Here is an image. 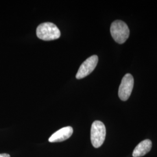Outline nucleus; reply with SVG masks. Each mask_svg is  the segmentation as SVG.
I'll list each match as a JSON object with an SVG mask.
<instances>
[{"label": "nucleus", "instance_id": "7ed1b4c3", "mask_svg": "<svg viewBox=\"0 0 157 157\" xmlns=\"http://www.w3.org/2000/svg\"><path fill=\"white\" fill-rule=\"evenodd\" d=\"M106 136V128L102 122L94 121L91 128L90 138L91 144L94 148L100 147L104 142Z\"/></svg>", "mask_w": 157, "mask_h": 157}, {"label": "nucleus", "instance_id": "0eeeda50", "mask_svg": "<svg viewBox=\"0 0 157 157\" xmlns=\"http://www.w3.org/2000/svg\"><path fill=\"white\" fill-rule=\"evenodd\" d=\"M151 141L148 139L142 141L136 147L133 152V157H140L145 155L151 149Z\"/></svg>", "mask_w": 157, "mask_h": 157}, {"label": "nucleus", "instance_id": "423d86ee", "mask_svg": "<svg viewBox=\"0 0 157 157\" xmlns=\"http://www.w3.org/2000/svg\"><path fill=\"white\" fill-rule=\"evenodd\" d=\"M73 129L71 126H67L58 130L51 135L48 139L50 143L61 142L68 139L73 134Z\"/></svg>", "mask_w": 157, "mask_h": 157}, {"label": "nucleus", "instance_id": "20e7f679", "mask_svg": "<svg viewBox=\"0 0 157 157\" xmlns=\"http://www.w3.org/2000/svg\"><path fill=\"white\" fill-rule=\"evenodd\" d=\"M133 86L134 78L133 76L130 73L126 74L122 79L118 90L119 97L122 101L128 100L132 92Z\"/></svg>", "mask_w": 157, "mask_h": 157}, {"label": "nucleus", "instance_id": "f257e3e1", "mask_svg": "<svg viewBox=\"0 0 157 157\" xmlns=\"http://www.w3.org/2000/svg\"><path fill=\"white\" fill-rule=\"evenodd\" d=\"M36 34L40 39L51 41L59 39L61 36V32L53 23L44 22L38 26L36 29Z\"/></svg>", "mask_w": 157, "mask_h": 157}, {"label": "nucleus", "instance_id": "39448f33", "mask_svg": "<svg viewBox=\"0 0 157 157\" xmlns=\"http://www.w3.org/2000/svg\"><path fill=\"white\" fill-rule=\"evenodd\" d=\"M98 61V57L94 55L88 58L82 63L76 75L78 79L84 78L90 75L95 69Z\"/></svg>", "mask_w": 157, "mask_h": 157}, {"label": "nucleus", "instance_id": "f03ea898", "mask_svg": "<svg viewBox=\"0 0 157 157\" xmlns=\"http://www.w3.org/2000/svg\"><path fill=\"white\" fill-rule=\"evenodd\" d=\"M110 32L112 38L119 44H123L129 38L130 30L126 23L117 20L112 23Z\"/></svg>", "mask_w": 157, "mask_h": 157}, {"label": "nucleus", "instance_id": "6e6552de", "mask_svg": "<svg viewBox=\"0 0 157 157\" xmlns=\"http://www.w3.org/2000/svg\"><path fill=\"white\" fill-rule=\"evenodd\" d=\"M0 157H11L10 155L8 154H6V153H4V154H0Z\"/></svg>", "mask_w": 157, "mask_h": 157}]
</instances>
